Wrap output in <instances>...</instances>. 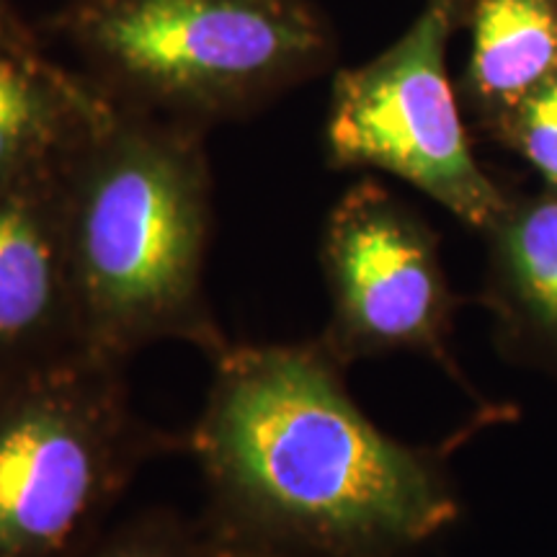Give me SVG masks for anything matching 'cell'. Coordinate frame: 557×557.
I'll return each instance as SVG.
<instances>
[{
  "instance_id": "obj_1",
  "label": "cell",
  "mask_w": 557,
  "mask_h": 557,
  "mask_svg": "<svg viewBox=\"0 0 557 557\" xmlns=\"http://www.w3.org/2000/svg\"><path fill=\"white\" fill-rule=\"evenodd\" d=\"M186 434L207 532L267 557H395L451 524L434 459L382 434L315 344H227Z\"/></svg>"
},
{
  "instance_id": "obj_2",
  "label": "cell",
  "mask_w": 557,
  "mask_h": 557,
  "mask_svg": "<svg viewBox=\"0 0 557 557\" xmlns=\"http://www.w3.org/2000/svg\"><path fill=\"white\" fill-rule=\"evenodd\" d=\"M205 132L114 103L65 169V238L83 351L124 364L163 341L209 359L212 169Z\"/></svg>"
},
{
  "instance_id": "obj_3",
  "label": "cell",
  "mask_w": 557,
  "mask_h": 557,
  "mask_svg": "<svg viewBox=\"0 0 557 557\" xmlns=\"http://www.w3.org/2000/svg\"><path fill=\"white\" fill-rule=\"evenodd\" d=\"M54 29L111 101L201 129L318 78L338 52L312 0H70Z\"/></svg>"
},
{
  "instance_id": "obj_4",
  "label": "cell",
  "mask_w": 557,
  "mask_h": 557,
  "mask_svg": "<svg viewBox=\"0 0 557 557\" xmlns=\"http://www.w3.org/2000/svg\"><path fill=\"white\" fill-rule=\"evenodd\" d=\"M122 367L75 354L0 385V557H73L150 459L186 451L137 416Z\"/></svg>"
},
{
  "instance_id": "obj_5",
  "label": "cell",
  "mask_w": 557,
  "mask_h": 557,
  "mask_svg": "<svg viewBox=\"0 0 557 557\" xmlns=\"http://www.w3.org/2000/svg\"><path fill=\"white\" fill-rule=\"evenodd\" d=\"M459 16L462 0H426L387 50L333 75L325 156L333 169H374L406 181L487 233L508 199L472 156L447 75Z\"/></svg>"
},
{
  "instance_id": "obj_6",
  "label": "cell",
  "mask_w": 557,
  "mask_h": 557,
  "mask_svg": "<svg viewBox=\"0 0 557 557\" xmlns=\"http://www.w3.org/2000/svg\"><path fill=\"white\" fill-rule=\"evenodd\" d=\"M320 261L331 292V323L320 338L341 364L413 348L444 359L451 295L436 235L374 178L333 205Z\"/></svg>"
},
{
  "instance_id": "obj_7",
  "label": "cell",
  "mask_w": 557,
  "mask_h": 557,
  "mask_svg": "<svg viewBox=\"0 0 557 557\" xmlns=\"http://www.w3.org/2000/svg\"><path fill=\"white\" fill-rule=\"evenodd\" d=\"M65 169L0 186V385L86 354L67 261Z\"/></svg>"
},
{
  "instance_id": "obj_8",
  "label": "cell",
  "mask_w": 557,
  "mask_h": 557,
  "mask_svg": "<svg viewBox=\"0 0 557 557\" xmlns=\"http://www.w3.org/2000/svg\"><path fill=\"white\" fill-rule=\"evenodd\" d=\"M114 101L58 65L18 21L0 18V186L58 173Z\"/></svg>"
},
{
  "instance_id": "obj_9",
  "label": "cell",
  "mask_w": 557,
  "mask_h": 557,
  "mask_svg": "<svg viewBox=\"0 0 557 557\" xmlns=\"http://www.w3.org/2000/svg\"><path fill=\"white\" fill-rule=\"evenodd\" d=\"M470 32L465 103L491 132L557 70V0H462Z\"/></svg>"
},
{
  "instance_id": "obj_10",
  "label": "cell",
  "mask_w": 557,
  "mask_h": 557,
  "mask_svg": "<svg viewBox=\"0 0 557 557\" xmlns=\"http://www.w3.org/2000/svg\"><path fill=\"white\" fill-rule=\"evenodd\" d=\"M506 292L529 323L557 336V194L508 201L491 230Z\"/></svg>"
},
{
  "instance_id": "obj_11",
  "label": "cell",
  "mask_w": 557,
  "mask_h": 557,
  "mask_svg": "<svg viewBox=\"0 0 557 557\" xmlns=\"http://www.w3.org/2000/svg\"><path fill=\"white\" fill-rule=\"evenodd\" d=\"M73 557H218L205 527H191L165 511H150L101 532Z\"/></svg>"
},
{
  "instance_id": "obj_12",
  "label": "cell",
  "mask_w": 557,
  "mask_h": 557,
  "mask_svg": "<svg viewBox=\"0 0 557 557\" xmlns=\"http://www.w3.org/2000/svg\"><path fill=\"white\" fill-rule=\"evenodd\" d=\"M519 152L557 194V70L487 132Z\"/></svg>"
},
{
  "instance_id": "obj_13",
  "label": "cell",
  "mask_w": 557,
  "mask_h": 557,
  "mask_svg": "<svg viewBox=\"0 0 557 557\" xmlns=\"http://www.w3.org/2000/svg\"><path fill=\"white\" fill-rule=\"evenodd\" d=\"M207 529V527H205ZM212 537V534H209ZM214 542V555L218 557H267V555H256V553H246V549H238V547H230V545H222V542H218L212 537Z\"/></svg>"
},
{
  "instance_id": "obj_14",
  "label": "cell",
  "mask_w": 557,
  "mask_h": 557,
  "mask_svg": "<svg viewBox=\"0 0 557 557\" xmlns=\"http://www.w3.org/2000/svg\"><path fill=\"white\" fill-rule=\"evenodd\" d=\"M0 18H3V21H16V18H13V13H11L9 5H5V0H0Z\"/></svg>"
}]
</instances>
